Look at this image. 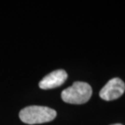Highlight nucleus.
<instances>
[{
	"label": "nucleus",
	"mask_w": 125,
	"mask_h": 125,
	"mask_svg": "<svg viewBox=\"0 0 125 125\" xmlns=\"http://www.w3.org/2000/svg\"><path fill=\"white\" fill-rule=\"evenodd\" d=\"M92 88L88 83L76 81L61 94L62 101L70 104H84L90 99Z\"/></svg>",
	"instance_id": "f03ea898"
},
{
	"label": "nucleus",
	"mask_w": 125,
	"mask_h": 125,
	"mask_svg": "<svg viewBox=\"0 0 125 125\" xmlns=\"http://www.w3.org/2000/svg\"><path fill=\"white\" fill-rule=\"evenodd\" d=\"M111 125H123V124H111Z\"/></svg>",
	"instance_id": "39448f33"
},
{
	"label": "nucleus",
	"mask_w": 125,
	"mask_h": 125,
	"mask_svg": "<svg viewBox=\"0 0 125 125\" xmlns=\"http://www.w3.org/2000/svg\"><path fill=\"white\" fill-rule=\"evenodd\" d=\"M67 78V72L62 69L55 70L49 73L39 82V87L42 89H51L62 85Z\"/></svg>",
	"instance_id": "20e7f679"
},
{
	"label": "nucleus",
	"mask_w": 125,
	"mask_h": 125,
	"mask_svg": "<svg viewBox=\"0 0 125 125\" xmlns=\"http://www.w3.org/2000/svg\"><path fill=\"white\" fill-rule=\"evenodd\" d=\"M125 91V84L121 79L115 77L107 82L101 89L99 96L105 101H113L124 94Z\"/></svg>",
	"instance_id": "7ed1b4c3"
},
{
	"label": "nucleus",
	"mask_w": 125,
	"mask_h": 125,
	"mask_svg": "<svg viewBox=\"0 0 125 125\" xmlns=\"http://www.w3.org/2000/svg\"><path fill=\"white\" fill-rule=\"evenodd\" d=\"M57 115L56 111L47 106H29L20 111L21 121L27 124H37L51 122Z\"/></svg>",
	"instance_id": "f257e3e1"
}]
</instances>
